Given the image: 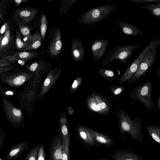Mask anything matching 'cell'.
Returning <instances> with one entry per match:
<instances>
[{
    "instance_id": "cell-6",
    "label": "cell",
    "mask_w": 160,
    "mask_h": 160,
    "mask_svg": "<svg viewBox=\"0 0 160 160\" xmlns=\"http://www.w3.org/2000/svg\"><path fill=\"white\" fill-rule=\"evenodd\" d=\"M111 102V98L97 92L92 93L87 99L88 108L92 112L103 116H107L110 114Z\"/></svg>"
},
{
    "instance_id": "cell-18",
    "label": "cell",
    "mask_w": 160,
    "mask_h": 160,
    "mask_svg": "<svg viewBox=\"0 0 160 160\" xmlns=\"http://www.w3.org/2000/svg\"><path fill=\"white\" fill-rule=\"evenodd\" d=\"M74 62L82 61L85 56V50L82 41L73 38L71 42V54Z\"/></svg>"
},
{
    "instance_id": "cell-47",
    "label": "cell",
    "mask_w": 160,
    "mask_h": 160,
    "mask_svg": "<svg viewBox=\"0 0 160 160\" xmlns=\"http://www.w3.org/2000/svg\"><path fill=\"white\" fill-rule=\"evenodd\" d=\"M6 94L8 95H12L13 94V92L11 91H8L6 92Z\"/></svg>"
},
{
    "instance_id": "cell-43",
    "label": "cell",
    "mask_w": 160,
    "mask_h": 160,
    "mask_svg": "<svg viewBox=\"0 0 160 160\" xmlns=\"http://www.w3.org/2000/svg\"><path fill=\"white\" fill-rule=\"evenodd\" d=\"M67 110L70 115L73 114L74 112V110L73 108L71 107H68L67 108Z\"/></svg>"
},
{
    "instance_id": "cell-17",
    "label": "cell",
    "mask_w": 160,
    "mask_h": 160,
    "mask_svg": "<svg viewBox=\"0 0 160 160\" xmlns=\"http://www.w3.org/2000/svg\"><path fill=\"white\" fill-rule=\"evenodd\" d=\"M113 152L111 157L114 160H144L140 155L128 150H117Z\"/></svg>"
},
{
    "instance_id": "cell-20",
    "label": "cell",
    "mask_w": 160,
    "mask_h": 160,
    "mask_svg": "<svg viewBox=\"0 0 160 160\" xmlns=\"http://www.w3.org/2000/svg\"><path fill=\"white\" fill-rule=\"evenodd\" d=\"M89 131L93 139L98 145L106 147L114 145L113 140L111 137L90 128Z\"/></svg>"
},
{
    "instance_id": "cell-34",
    "label": "cell",
    "mask_w": 160,
    "mask_h": 160,
    "mask_svg": "<svg viewBox=\"0 0 160 160\" xmlns=\"http://www.w3.org/2000/svg\"><path fill=\"white\" fill-rule=\"evenodd\" d=\"M40 144L34 146L26 156L24 160H37Z\"/></svg>"
},
{
    "instance_id": "cell-31",
    "label": "cell",
    "mask_w": 160,
    "mask_h": 160,
    "mask_svg": "<svg viewBox=\"0 0 160 160\" xmlns=\"http://www.w3.org/2000/svg\"><path fill=\"white\" fill-rule=\"evenodd\" d=\"M41 16L40 32L42 38V45L43 46L48 25V21L46 15L43 11H42L41 13Z\"/></svg>"
},
{
    "instance_id": "cell-35",
    "label": "cell",
    "mask_w": 160,
    "mask_h": 160,
    "mask_svg": "<svg viewBox=\"0 0 160 160\" xmlns=\"http://www.w3.org/2000/svg\"><path fill=\"white\" fill-rule=\"evenodd\" d=\"M82 81L81 77H78L74 80L70 89V92L71 94L73 93L78 89L81 84Z\"/></svg>"
},
{
    "instance_id": "cell-14",
    "label": "cell",
    "mask_w": 160,
    "mask_h": 160,
    "mask_svg": "<svg viewBox=\"0 0 160 160\" xmlns=\"http://www.w3.org/2000/svg\"><path fill=\"white\" fill-rule=\"evenodd\" d=\"M42 56L40 59L34 62L27 66V69L29 71L34 72L37 74H41L49 70L51 68L52 64L46 62L44 59V50L42 48Z\"/></svg>"
},
{
    "instance_id": "cell-41",
    "label": "cell",
    "mask_w": 160,
    "mask_h": 160,
    "mask_svg": "<svg viewBox=\"0 0 160 160\" xmlns=\"http://www.w3.org/2000/svg\"><path fill=\"white\" fill-rule=\"evenodd\" d=\"M12 64L5 58L0 60V67H6L11 65Z\"/></svg>"
},
{
    "instance_id": "cell-4",
    "label": "cell",
    "mask_w": 160,
    "mask_h": 160,
    "mask_svg": "<svg viewBox=\"0 0 160 160\" xmlns=\"http://www.w3.org/2000/svg\"><path fill=\"white\" fill-rule=\"evenodd\" d=\"M140 47L139 44L120 45L116 46L102 60V68L116 60H118L119 62L126 63L127 59L133 55V51Z\"/></svg>"
},
{
    "instance_id": "cell-23",
    "label": "cell",
    "mask_w": 160,
    "mask_h": 160,
    "mask_svg": "<svg viewBox=\"0 0 160 160\" xmlns=\"http://www.w3.org/2000/svg\"><path fill=\"white\" fill-rule=\"evenodd\" d=\"M42 51L39 52L31 51H23L18 52L12 56L13 57L28 61L32 59L37 58L39 55L42 53Z\"/></svg>"
},
{
    "instance_id": "cell-12",
    "label": "cell",
    "mask_w": 160,
    "mask_h": 160,
    "mask_svg": "<svg viewBox=\"0 0 160 160\" xmlns=\"http://www.w3.org/2000/svg\"><path fill=\"white\" fill-rule=\"evenodd\" d=\"M64 145L61 136L58 134L55 135L48 147L49 160H62V149Z\"/></svg>"
},
{
    "instance_id": "cell-36",
    "label": "cell",
    "mask_w": 160,
    "mask_h": 160,
    "mask_svg": "<svg viewBox=\"0 0 160 160\" xmlns=\"http://www.w3.org/2000/svg\"><path fill=\"white\" fill-rule=\"evenodd\" d=\"M37 160H45V148L42 143H41L40 144L38 154Z\"/></svg>"
},
{
    "instance_id": "cell-1",
    "label": "cell",
    "mask_w": 160,
    "mask_h": 160,
    "mask_svg": "<svg viewBox=\"0 0 160 160\" xmlns=\"http://www.w3.org/2000/svg\"><path fill=\"white\" fill-rule=\"evenodd\" d=\"M116 114L121 134L123 135L126 132L134 140L140 143H142L144 137L142 131L141 118L136 116L132 120L122 108L119 109Z\"/></svg>"
},
{
    "instance_id": "cell-44",
    "label": "cell",
    "mask_w": 160,
    "mask_h": 160,
    "mask_svg": "<svg viewBox=\"0 0 160 160\" xmlns=\"http://www.w3.org/2000/svg\"><path fill=\"white\" fill-rule=\"evenodd\" d=\"M156 102L158 108L159 110L160 109V97L159 96H158L157 97Z\"/></svg>"
},
{
    "instance_id": "cell-11",
    "label": "cell",
    "mask_w": 160,
    "mask_h": 160,
    "mask_svg": "<svg viewBox=\"0 0 160 160\" xmlns=\"http://www.w3.org/2000/svg\"><path fill=\"white\" fill-rule=\"evenodd\" d=\"M62 66L51 69L44 80L39 93L40 98L46 95L57 80L62 72Z\"/></svg>"
},
{
    "instance_id": "cell-48",
    "label": "cell",
    "mask_w": 160,
    "mask_h": 160,
    "mask_svg": "<svg viewBox=\"0 0 160 160\" xmlns=\"http://www.w3.org/2000/svg\"><path fill=\"white\" fill-rule=\"evenodd\" d=\"M98 160H109L108 159L105 158H99Z\"/></svg>"
},
{
    "instance_id": "cell-16",
    "label": "cell",
    "mask_w": 160,
    "mask_h": 160,
    "mask_svg": "<svg viewBox=\"0 0 160 160\" xmlns=\"http://www.w3.org/2000/svg\"><path fill=\"white\" fill-rule=\"evenodd\" d=\"M11 17L14 24L19 28L23 41L28 45L32 37L31 32L33 30V27L22 22L17 18L12 15Z\"/></svg>"
},
{
    "instance_id": "cell-33",
    "label": "cell",
    "mask_w": 160,
    "mask_h": 160,
    "mask_svg": "<svg viewBox=\"0 0 160 160\" xmlns=\"http://www.w3.org/2000/svg\"><path fill=\"white\" fill-rule=\"evenodd\" d=\"M110 92L114 97H119L125 90V88L120 85H111L109 87Z\"/></svg>"
},
{
    "instance_id": "cell-21",
    "label": "cell",
    "mask_w": 160,
    "mask_h": 160,
    "mask_svg": "<svg viewBox=\"0 0 160 160\" xmlns=\"http://www.w3.org/2000/svg\"><path fill=\"white\" fill-rule=\"evenodd\" d=\"M118 24L121 29L123 33L131 36H142L143 34L142 31L132 23H128L124 22H119Z\"/></svg>"
},
{
    "instance_id": "cell-8",
    "label": "cell",
    "mask_w": 160,
    "mask_h": 160,
    "mask_svg": "<svg viewBox=\"0 0 160 160\" xmlns=\"http://www.w3.org/2000/svg\"><path fill=\"white\" fill-rule=\"evenodd\" d=\"M50 41L46 53L51 58H56L61 55L62 49V30L59 27L49 30Z\"/></svg>"
},
{
    "instance_id": "cell-39",
    "label": "cell",
    "mask_w": 160,
    "mask_h": 160,
    "mask_svg": "<svg viewBox=\"0 0 160 160\" xmlns=\"http://www.w3.org/2000/svg\"><path fill=\"white\" fill-rule=\"evenodd\" d=\"M6 138L5 133L0 128V150L2 148Z\"/></svg>"
},
{
    "instance_id": "cell-15",
    "label": "cell",
    "mask_w": 160,
    "mask_h": 160,
    "mask_svg": "<svg viewBox=\"0 0 160 160\" xmlns=\"http://www.w3.org/2000/svg\"><path fill=\"white\" fill-rule=\"evenodd\" d=\"M30 142H20L9 149L4 159L12 160L20 157L29 146Z\"/></svg>"
},
{
    "instance_id": "cell-10",
    "label": "cell",
    "mask_w": 160,
    "mask_h": 160,
    "mask_svg": "<svg viewBox=\"0 0 160 160\" xmlns=\"http://www.w3.org/2000/svg\"><path fill=\"white\" fill-rule=\"evenodd\" d=\"M40 9L32 7L24 6L13 10L12 15L17 18L22 22L28 24L33 20Z\"/></svg>"
},
{
    "instance_id": "cell-22",
    "label": "cell",
    "mask_w": 160,
    "mask_h": 160,
    "mask_svg": "<svg viewBox=\"0 0 160 160\" xmlns=\"http://www.w3.org/2000/svg\"><path fill=\"white\" fill-rule=\"evenodd\" d=\"M42 42V38L40 32L38 30L32 34L30 41L23 51H31L37 49L41 46Z\"/></svg>"
},
{
    "instance_id": "cell-37",
    "label": "cell",
    "mask_w": 160,
    "mask_h": 160,
    "mask_svg": "<svg viewBox=\"0 0 160 160\" xmlns=\"http://www.w3.org/2000/svg\"><path fill=\"white\" fill-rule=\"evenodd\" d=\"M10 19L3 22L0 26V36H2L6 32L8 26Z\"/></svg>"
},
{
    "instance_id": "cell-5",
    "label": "cell",
    "mask_w": 160,
    "mask_h": 160,
    "mask_svg": "<svg viewBox=\"0 0 160 160\" xmlns=\"http://www.w3.org/2000/svg\"><path fill=\"white\" fill-rule=\"evenodd\" d=\"M8 28L0 41V60L17 53L15 44L16 25L12 17Z\"/></svg>"
},
{
    "instance_id": "cell-25",
    "label": "cell",
    "mask_w": 160,
    "mask_h": 160,
    "mask_svg": "<svg viewBox=\"0 0 160 160\" xmlns=\"http://www.w3.org/2000/svg\"><path fill=\"white\" fill-rule=\"evenodd\" d=\"M15 44L17 52L23 51L28 46V44L22 40V36L18 28H15Z\"/></svg>"
},
{
    "instance_id": "cell-28",
    "label": "cell",
    "mask_w": 160,
    "mask_h": 160,
    "mask_svg": "<svg viewBox=\"0 0 160 160\" xmlns=\"http://www.w3.org/2000/svg\"><path fill=\"white\" fill-rule=\"evenodd\" d=\"M98 73L100 77L105 79L108 80L110 82L117 80L118 76L111 70L99 68L98 70Z\"/></svg>"
},
{
    "instance_id": "cell-49",
    "label": "cell",
    "mask_w": 160,
    "mask_h": 160,
    "mask_svg": "<svg viewBox=\"0 0 160 160\" xmlns=\"http://www.w3.org/2000/svg\"><path fill=\"white\" fill-rule=\"evenodd\" d=\"M2 36H3V35L2 36H0V41L1 39L2 38Z\"/></svg>"
},
{
    "instance_id": "cell-30",
    "label": "cell",
    "mask_w": 160,
    "mask_h": 160,
    "mask_svg": "<svg viewBox=\"0 0 160 160\" xmlns=\"http://www.w3.org/2000/svg\"><path fill=\"white\" fill-rule=\"evenodd\" d=\"M8 0H0V20L4 22L6 18L8 10L10 7Z\"/></svg>"
},
{
    "instance_id": "cell-32",
    "label": "cell",
    "mask_w": 160,
    "mask_h": 160,
    "mask_svg": "<svg viewBox=\"0 0 160 160\" xmlns=\"http://www.w3.org/2000/svg\"><path fill=\"white\" fill-rule=\"evenodd\" d=\"M78 0H62L60 3L62 6L59 9V13L61 16H62L72 7Z\"/></svg>"
},
{
    "instance_id": "cell-2",
    "label": "cell",
    "mask_w": 160,
    "mask_h": 160,
    "mask_svg": "<svg viewBox=\"0 0 160 160\" xmlns=\"http://www.w3.org/2000/svg\"><path fill=\"white\" fill-rule=\"evenodd\" d=\"M152 85L150 81L147 79L143 84L132 90L129 97L132 100H137L141 102L149 112L155 108L151 94Z\"/></svg>"
},
{
    "instance_id": "cell-45",
    "label": "cell",
    "mask_w": 160,
    "mask_h": 160,
    "mask_svg": "<svg viewBox=\"0 0 160 160\" xmlns=\"http://www.w3.org/2000/svg\"><path fill=\"white\" fill-rule=\"evenodd\" d=\"M60 122L62 125H66L67 123V119L64 118H62L60 120Z\"/></svg>"
},
{
    "instance_id": "cell-51",
    "label": "cell",
    "mask_w": 160,
    "mask_h": 160,
    "mask_svg": "<svg viewBox=\"0 0 160 160\" xmlns=\"http://www.w3.org/2000/svg\"><path fill=\"white\" fill-rule=\"evenodd\" d=\"M2 23V21L0 20V24H1Z\"/></svg>"
},
{
    "instance_id": "cell-29",
    "label": "cell",
    "mask_w": 160,
    "mask_h": 160,
    "mask_svg": "<svg viewBox=\"0 0 160 160\" xmlns=\"http://www.w3.org/2000/svg\"><path fill=\"white\" fill-rule=\"evenodd\" d=\"M18 75L11 80V83L15 86H20L23 84L26 80L27 78L31 76V74L24 72H19Z\"/></svg>"
},
{
    "instance_id": "cell-9",
    "label": "cell",
    "mask_w": 160,
    "mask_h": 160,
    "mask_svg": "<svg viewBox=\"0 0 160 160\" xmlns=\"http://www.w3.org/2000/svg\"><path fill=\"white\" fill-rule=\"evenodd\" d=\"M157 48H154L146 54L139 65L135 73L128 82L127 84H130L144 76L149 71L157 59Z\"/></svg>"
},
{
    "instance_id": "cell-26",
    "label": "cell",
    "mask_w": 160,
    "mask_h": 160,
    "mask_svg": "<svg viewBox=\"0 0 160 160\" xmlns=\"http://www.w3.org/2000/svg\"><path fill=\"white\" fill-rule=\"evenodd\" d=\"M61 132L62 138L64 145L65 151L69 157L70 137L69 133L66 125H62Z\"/></svg>"
},
{
    "instance_id": "cell-7",
    "label": "cell",
    "mask_w": 160,
    "mask_h": 160,
    "mask_svg": "<svg viewBox=\"0 0 160 160\" xmlns=\"http://www.w3.org/2000/svg\"><path fill=\"white\" fill-rule=\"evenodd\" d=\"M160 46V40L158 38L152 40L125 70L122 74V77L127 80H130L146 54L152 49L158 48Z\"/></svg>"
},
{
    "instance_id": "cell-19",
    "label": "cell",
    "mask_w": 160,
    "mask_h": 160,
    "mask_svg": "<svg viewBox=\"0 0 160 160\" xmlns=\"http://www.w3.org/2000/svg\"><path fill=\"white\" fill-rule=\"evenodd\" d=\"M78 136L81 141L89 148L99 146L94 141L89 131V128L84 126H79L77 128Z\"/></svg>"
},
{
    "instance_id": "cell-46",
    "label": "cell",
    "mask_w": 160,
    "mask_h": 160,
    "mask_svg": "<svg viewBox=\"0 0 160 160\" xmlns=\"http://www.w3.org/2000/svg\"><path fill=\"white\" fill-rule=\"evenodd\" d=\"M157 74L158 77L160 80V67H159L157 69Z\"/></svg>"
},
{
    "instance_id": "cell-3",
    "label": "cell",
    "mask_w": 160,
    "mask_h": 160,
    "mask_svg": "<svg viewBox=\"0 0 160 160\" xmlns=\"http://www.w3.org/2000/svg\"><path fill=\"white\" fill-rule=\"evenodd\" d=\"M115 8V6L109 4L95 7L82 14L78 22L83 25H93L105 18Z\"/></svg>"
},
{
    "instance_id": "cell-24",
    "label": "cell",
    "mask_w": 160,
    "mask_h": 160,
    "mask_svg": "<svg viewBox=\"0 0 160 160\" xmlns=\"http://www.w3.org/2000/svg\"><path fill=\"white\" fill-rule=\"evenodd\" d=\"M148 132L152 138L160 145V126L158 124L146 125Z\"/></svg>"
},
{
    "instance_id": "cell-50",
    "label": "cell",
    "mask_w": 160,
    "mask_h": 160,
    "mask_svg": "<svg viewBox=\"0 0 160 160\" xmlns=\"http://www.w3.org/2000/svg\"><path fill=\"white\" fill-rule=\"evenodd\" d=\"M0 160H6L5 159H2V158H0Z\"/></svg>"
},
{
    "instance_id": "cell-27",
    "label": "cell",
    "mask_w": 160,
    "mask_h": 160,
    "mask_svg": "<svg viewBox=\"0 0 160 160\" xmlns=\"http://www.w3.org/2000/svg\"><path fill=\"white\" fill-rule=\"evenodd\" d=\"M146 6L141 8L148 10L151 14L160 20V2L157 3H145Z\"/></svg>"
},
{
    "instance_id": "cell-42",
    "label": "cell",
    "mask_w": 160,
    "mask_h": 160,
    "mask_svg": "<svg viewBox=\"0 0 160 160\" xmlns=\"http://www.w3.org/2000/svg\"><path fill=\"white\" fill-rule=\"evenodd\" d=\"M68 159L69 157L65 152L64 145L62 149V160H68Z\"/></svg>"
},
{
    "instance_id": "cell-13",
    "label": "cell",
    "mask_w": 160,
    "mask_h": 160,
    "mask_svg": "<svg viewBox=\"0 0 160 160\" xmlns=\"http://www.w3.org/2000/svg\"><path fill=\"white\" fill-rule=\"evenodd\" d=\"M109 43L107 39H96L94 41L91 49L94 61H98L103 57Z\"/></svg>"
},
{
    "instance_id": "cell-40",
    "label": "cell",
    "mask_w": 160,
    "mask_h": 160,
    "mask_svg": "<svg viewBox=\"0 0 160 160\" xmlns=\"http://www.w3.org/2000/svg\"><path fill=\"white\" fill-rule=\"evenodd\" d=\"M9 2H13L16 6H19L23 3H30L28 0H8Z\"/></svg>"
},
{
    "instance_id": "cell-38",
    "label": "cell",
    "mask_w": 160,
    "mask_h": 160,
    "mask_svg": "<svg viewBox=\"0 0 160 160\" xmlns=\"http://www.w3.org/2000/svg\"><path fill=\"white\" fill-rule=\"evenodd\" d=\"M128 1L139 3H149L151 2H160V0H127Z\"/></svg>"
}]
</instances>
